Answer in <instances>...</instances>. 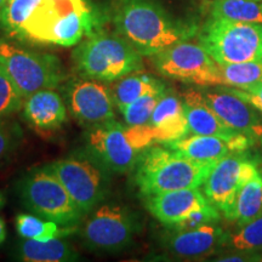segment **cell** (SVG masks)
<instances>
[{
  "instance_id": "obj_10",
  "label": "cell",
  "mask_w": 262,
  "mask_h": 262,
  "mask_svg": "<svg viewBox=\"0 0 262 262\" xmlns=\"http://www.w3.org/2000/svg\"><path fill=\"white\" fill-rule=\"evenodd\" d=\"M164 77L199 86L224 85L220 64L202 44L182 40L150 56Z\"/></svg>"
},
{
  "instance_id": "obj_25",
  "label": "cell",
  "mask_w": 262,
  "mask_h": 262,
  "mask_svg": "<svg viewBox=\"0 0 262 262\" xmlns=\"http://www.w3.org/2000/svg\"><path fill=\"white\" fill-rule=\"evenodd\" d=\"M16 229L24 239H34L40 242L63 238L73 232V228L63 227L35 214H19L16 217Z\"/></svg>"
},
{
  "instance_id": "obj_14",
  "label": "cell",
  "mask_w": 262,
  "mask_h": 262,
  "mask_svg": "<svg viewBox=\"0 0 262 262\" xmlns=\"http://www.w3.org/2000/svg\"><path fill=\"white\" fill-rule=\"evenodd\" d=\"M66 100L71 113L80 124L93 127L114 120L111 89L100 80L81 78L68 83Z\"/></svg>"
},
{
  "instance_id": "obj_11",
  "label": "cell",
  "mask_w": 262,
  "mask_h": 262,
  "mask_svg": "<svg viewBox=\"0 0 262 262\" xmlns=\"http://www.w3.org/2000/svg\"><path fill=\"white\" fill-rule=\"evenodd\" d=\"M136 232L131 212L118 204L98 205L80 227L85 247L100 253H117L131 243Z\"/></svg>"
},
{
  "instance_id": "obj_35",
  "label": "cell",
  "mask_w": 262,
  "mask_h": 262,
  "mask_svg": "<svg viewBox=\"0 0 262 262\" xmlns=\"http://www.w3.org/2000/svg\"><path fill=\"white\" fill-rule=\"evenodd\" d=\"M5 2L6 0H0V19H2V15H3V10H4V6H5Z\"/></svg>"
},
{
  "instance_id": "obj_8",
  "label": "cell",
  "mask_w": 262,
  "mask_h": 262,
  "mask_svg": "<svg viewBox=\"0 0 262 262\" xmlns=\"http://www.w3.org/2000/svg\"><path fill=\"white\" fill-rule=\"evenodd\" d=\"M0 66L24 97L42 89H56L66 79L61 62L56 56L28 50L2 38Z\"/></svg>"
},
{
  "instance_id": "obj_32",
  "label": "cell",
  "mask_w": 262,
  "mask_h": 262,
  "mask_svg": "<svg viewBox=\"0 0 262 262\" xmlns=\"http://www.w3.org/2000/svg\"><path fill=\"white\" fill-rule=\"evenodd\" d=\"M228 90L237 95V96L243 98L248 103H250L262 116V84L245 88V89L231 88Z\"/></svg>"
},
{
  "instance_id": "obj_21",
  "label": "cell",
  "mask_w": 262,
  "mask_h": 262,
  "mask_svg": "<svg viewBox=\"0 0 262 262\" xmlns=\"http://www.w3.org/2000/svg\"><path fill=\"white\" fill-rule=\"evenodd\" d=\"M16 258L26 262H67L78 260L77 251L64 239L54 238L50 241L25 239L16 249Z\"/></svg>"
},
{
  "instance_id": "obj_28",
  "label": "cell",
  "mask_w": 262,
  "mask_h": 262,
  "mask_svg": "<svg viewBox=\"0 0 262 262\" xmlns=\"http://www.w3.org/2000/svg\"><path fill=\"white\" fill-rule=\"evenodd\" d=\"M165 91L166 89L149 93L145 95V96L137 98L136 101L127 104L126 107H124L120 111V113L123 114L126 125L136 126L148 124L153 111L156 110L157 104H158L159 100L162 98Z\"/></svg>"
},
{
  "instance_id": "obj_34",
  "label": "cell",
  "mask_w": 262,
  "mask_h": 262,
  "mask_svg": "<svg viewBox=\"0 0 262 262\" xmlns=\"http://www.w3.org/2000/svg\"><path fill=\"white\" fill-rule=\"evenodd\" d=\"M5 238H6L5 222L3 221V219H0V244L5 241Z\"/></svg>"
},
{
  "instance_id": "obj_16",
  "label": "cell",
  "mask_w": 262,
  "mask_h": 262,
  "mask_svg": "<svg viewBox=\"0 0 262 262\" xmlns=\"http://www.w3.org/2000/svg\"><path fill=\"white\" fill-rule=\"evenodd\" d=\"M253 142V140L243 134H239L233 137L192 134V135L166 142L164 145L195 162L216 163L226 156L244 152Z\"/></svg>"
},
{
  "instance_id": "obj_12",
  "label": "cell",
  "mask_w": 262,
  "mask_h": 262,
  "mask_svg": "<svg viewBox=\"0 0 262 262\" xmlns=\"http://www.w3.org/2000/svg\"><path fill=\"white\" fill-rule=\"evenodd\" d=\"M257 171L256 164L239 156V153L226 156L214 164L202 186L203 192L209 202L229 220L239 189Z\"/></svg>"
},
{
  "instance_id": "obj_19",
  "label": "cell",
  "mask_w": 262,
  "mask_h": 262,
  "mask_svg": "<svg viewBox=\"0 0 262 262\" xmlns=\"http://www.w3.org/2000/svg\"><path fill=\"white\" fill-rule=\"evenodd\" d=\"M225 239L224 231L215 224H206L188 229H176L168 241L173 255L182 258H198L215 253Z\"/></svg>"
},
{
  "instance_id": "obj_2",
  "label": "cell",
  "mask_w": 262,
  "mask_h": 262,
  "mask_svg": "<svg viewBox=\"0 0 262 262\" xmlns=\"http://www.w3.org/2000/svg\"><path fill=\"white\" fill-rule=\"evenodd\" d=\"M98 28L100 18L89 0H41L15 38L67 48Z\"/></svg>"
},
{
  "instance_id": "obj_5",
  "label": "cell",
  "mask_w": 262,
  "mask_h": 262,
  "mask_svg": "<svg viewBox=\"0 0 262 262\" xmlns=\"http://www.w3.org/2000/svg\"><path fill=\"white\" fill-rule=\"evenodd\" d=\"M70 193L84 215L107 198L112 171L90 150L77 152L48 165Z\"/></svg>"
},
{
  "instance_id": "obj_9",
  "label": "cell",
  "mask_w": 262,
  "mask_h": 262,
  "mask_svg": "<svg viewBox=\"0 0 262 262\" xmlns=\"http://www.w3.org/2000/svg\"><path fill=\"white\" fill-rule=\"evenodd\" d=\"M148 211L159 222L176 229H188L220 220V211L198 188H183L143 196Z\"/></svg>"
},
{
  "instance_id": "obj_26",
  "label": "cell",
  "mask_w": 262,
  "mask_h": 262,
  "mask_svg": "<svg viewBox=\"0 0 262 262\" xmlns=\"http://www.w3.org/2000/svg\"><path fill=\"white\" fill-rule=\"evenodd\" d=\"M224 85L245 89L262 84V58L243 63L220 64Z\"/></svg>"
},
{
  "instance_id": "obj_7",
  "label": "cell",
  "mask_w": 262,
  "mask_h": 262,
  "mask_svg": "<svg viewBox=\"0 0 262 262\" xmlns=\"http://www.w3.org/2000/svg\"><path fill=\"white\" fill-rule=\"evenodd\" d=\"M199 44L219 64L262 58V25L210 17L199 32Z\"/></svg>"
},
{
  "instance_id": "obj_17",
  "label": "cell",
  "mask_w": 262,
  "mask_h": 262,
  "mask_svg": "<svg viewBox=\"0 0 262 262\" xmlns=\"http://www.w3.org/2000/svg\"><path fill=\"white\" fill-rule=\"evenodd\" d=\"M24 116L38 131L58 130L67 122V107L56 89L35 91L24 100Z\"/></svg>"
},
{
  "instance_id": "obj_22",
  "label": "cell",
  "mask_w": 262,
  "mask_h": 262,
  "mask_svg": "<svg viewBox=\"0 0 262 262\" xmlns=\"http://www.w3.org/2000/svg\"><path fill=\"white\" fill-rule=\"evenodd\" d=\"M112 97L118 110H123L137 98L145 96L155 91L165 90V85L162 81L155 79L147 74H139L136 72L130 73L119 79L114 80V84L110 88Z\"/></svg>"
},
{
  "instance_id": "obj_23",
  "label": "cell",
  "mask_w": 262,
  "mask_h": 262,
  "mask_svg": "<svg viewBox=\"0 0 262 262\" xmlns=\"http://www.w3.org/2000/svg\"><path fill=\"white\" fill-rule=\"evenodd\" d=\"M261 214L262 172L258 170L256 175L239 189L228 221L235 222L239 227H242Z\"/></svg>"
},
{
  "instance_id": "obj_31",
  "label": "cell",
  "mask_w": 262,
  "mask_h": 262,
  "mask_svg": "<svg viewBox=\"0 0 262 262\" xmlns=\"http://www.w3.org/2000/svg\"><path fill=\"white\" fill-rule=\"evenodd\" d=\"M17 141V131L11 124L0 119V162L4 160L15 149Z\"/></svg>"
},
{
  "instance_id": "obj_30",
  "label": "cell",
  "mask_w": 262,
  "mask_h": 262,
  "mask_svg": "<svg viewBox=\"0 0 262 262\" xmlns=\"http://www.w3.org/2000/svg\"><path fill=\"white\" fill-rule=\"evenodd\" d=\"M25 97L11 78L0 66V119L11 116L24 107Z\"/></svg>"
},
{
  "instance_id": "obj_18",
  "label": "cell",
  "mask_w": 262,
  "mask_h": 262,
  "mask_svg": "<svg viewBox=\"0 0 262 262\" xmlns=\"http://www.w3.org/2000/svg\"><path fill=\"white\" fill-rule=\"evenodd\" d=\"M156 143H166L189 134L183 102L172 91L166 90L149 119Z\"/></svg>"
},
{
  "instance_id": "obj_27",
  "label": "cell",
  "mask_w": 262,
  "mask_h": 262,
  "mask_svg": "<svg viewBox=\"0 0 262 262\" xmlns=\"http://www.w3.org/2000/svg\"><path fill=\"white\" fill-rule=\"evenodd\" d=\"M41 0H6L0 25L10 37L15 38Z\"/></svg>"
},
{
  "instance_id": "obj_13",
  "label": "cell",
  "mask_w": 262,
  "mask_h": 262,
  "mask_svg": "<svg viewBox=\"0 0 262 262\" xmlns=\"http://www.w3.org/2000/svg\"><path fill=\"white\" fill-rule=\"evenodd\" d=\"M86 143L88 150L113 173H126L134 170L141 153L127 135L126 126L116 119L90 127Z\"/></svg>"
},
{
  "instance_id": "obj_36",
  "label": "cell",
  "mask_w": 262,
  "mask_h": 262,
  "mask_svg": "<svg viewBox=\"0 0 262 262\" xmlns=\"http://www.w3.org/2000/svg\"><path fill=\"white\" fill-rule=\"evenodd\" d=\"M5 203V199H4V195H3V193L0 192V209L3 208V205H4Z\"/></svg>"
},
{
  "instance_id": "obj_29",
  "label": "cell",
  "mask_w": 262,
  "mask_h": 262,
  "mask_svg": "<svg viewBox=\"0 0 262 262\" xmlns=\"http://www.w3.org/2000/svg\"><path fill=\"white\" fill-rule=\"evenodd\" d=\"M229 237V244L239 253H255L262 250V214L239 227Z\"/></svg>"
},
{
  "instance_id": "obj_37",
  "label": "cell",
  "mask_w": 262,
  "mask_h": 262,
  "mask_svg": "<svg viewBox=\"0 0 262 262\" xmlns=\"http://www.w3.org/2000/svg\"><path fill=\"white\" fill-rule=\"evenodd\" d=\"M257 2H262V0H257Z\"/></svg>"
},
{
  "instance_id": "obj_4",
  "label": "cell",
  "mask_w": 262,
  "mask_h": 262,
  "mask_svg": "<svg viewBox=\"0 0 262 262\" xmlns=\"http://www.w3.org/2000/svg\"><path fill=\"white\" fill-rule=\"evenodd\" d=\"M142 55L119 33L98 28L74 50L73 60L81 75L100 81H114L142 70Z\"/></svg>"
},
{
  "instance_id": "obj_33",
  "label": "cell",
  "mask_w": 262,
  "mask_h": 262,
  "mask_svg": "<svg viewBox=\"0 0 262 262\" xmlns=\"http://www.w3.org/2000/svg\"><path fill=\"white\" fill-rule=\"evenodd\" d=\"M219 261H247V258H244L243 255H229V256L220 258Z\"/></svg>"
},
{
  "instance_id": "obj_1",
  "label": "cell",
  "mask_w": 262,
  "mask_h": 262,
  "mask_svg": "<svg viewBox=\"0 0 262 262\" xmlns=\"http://www.w3.org/2000/svg\"><path fill=\"white\" fill-rule=\"evenodd\" d=\"M111 16L117 33L142 56L188 40L196 32L194 26L173 19L153 0H113Z\"/></svg>"
},
{
  "instance_id": "obj_6",
  "label": "cell",
  "mask_w": 262,
  "mask_h": 262,
  "mask_svg": "<svg viewBox=\"0 0 262 262\" xmlns=\"http://www.w3.org/2000/svg\"><path fill=\"white\" fill-rule=\"evenodd\" d=\"M19 198L32 214L68 228H75L84 214L50 169L33 170L18 186Z\"/></svg>"
},
{
  "instance_id": "obj_24",
  "label": "cell",
  "mask_w": 262,
  "mask_h": 262,
  "mask_svg": "<svg viewBox=\"0 0 262 262\" xmlns=\"http://www.w3.org/2000/svg\"><path fill=\"white\" fill-rule=\"evenodd\" d=\"M210 17L262 25V3L257 0H214Z\"/></svg>"
},
{
  "instance_id": "obj_20",
  "label": "cell",
  "mask_w": 262,
  "mask_h": 262,
  "mask_svg": "<svg viewBox=\"0 0 262 262\" xmlns=\"http://www.w3.org/2000/svg\"><path fill=\"white\" fill-rule=\"evenodd\" d=\"M188 129L195 135L233 137L239 135L226 125L211 107L205 102L202 91L188 90L182 95Z\"/></svg>"
},
{
  "instance_id": "obj_38",
  "label": "cell",
  "mask_w": 262,
  "mask_h": 262,
  "mask_svg": "<svg viewBox=\"0 0 262 262\" xmlns=\"http://www.w3.org/2000/svg\"><path fill=\"white\" fill-rule=\"evenodd\" d=\"M261 261H262V258H261Z\"/></svg>"
},
{
  "instance_id": "obj_15",
  "label": "cell",
  "mask_w": 262,
  "mask_h": 262,
  "mask_svg": "<svg viewBox=\"0 0 262 262\" xmlns=\"http://www.w3.org/2000/svg\"><path fill=\"white\" fill-rule=\"evenodd\" d=\"M202 94L205 102L229 129L262 142V119L250 103L228 89L209 90Z\"/></svg>"
},
{
  "instance_id": "obj_3",
  "label": "cell",
  "mask_w": 262,
  "mask_h": 262,
  "mask_svg": "<svg viewBox=\"0 0 262 262\" xmlns=\"http://www.w3.org/2000/svg\"><path fill=\"white\" fill-rule=\"evenodd\" d=\"M215 163H199L168 147L149 146L140 153L135 165V183L143 196L198 188Z\"/></svg>"
}]
</instances>
